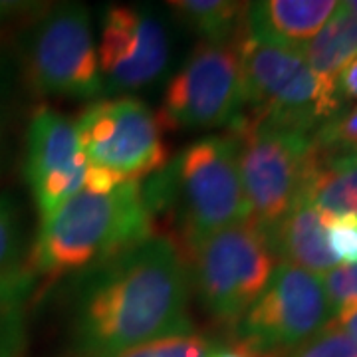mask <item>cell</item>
Here are the masks:
<instances>
[{
	"label": "cell",
	"instance_id": "25",
	"mask_svg": "<svg viewBox=\"0 0 357 357\" xmlns=\"http://www.w3.org/2000/svg\"><path fill=\"white\" fill-rule=\"evenodd\" d=\"M335 326H340L345 333H349L354 340H357V304L340 310L332 319Z\"/></svg>",
	"mask_w": 357,
	"mask_h": 357
},
{
	"label": "cell",
	"instance_id": "12",
	"mask_svg": "<svg viewBox=\"0 0 357 357\" xmlns=\"http://www.w3.org/2000/svg\"><path fill=\"white\" fill-rule=\"evenodd\" d=\"M98 62L102 84L107 89L128 91L151 84L169 62L165 28L139 8H107L102 20Z\"/></svg>",
	"mask_w": 357,
	"mask_h": 357
},
{
	"label": "cell",
	"instance_id": "26",
	"mask_svg": "<svg viewBox=\"0 0 357 357\" xmlns=\"http://www.w3.org/2000/svg\"><path fill=\"white\" fill-rule=\"evenodd\" d=\"M213 357H255L252 354H248V351H244L241 347H234V349H227V351H222V349H218L217 354Z\"/></svg>",
	"mask_w": 357,
	"mask_h": 357
},
{
	"label": "cell",
	"instance_id": "17",
	"mask_svg": "<svg viewBox=\"0 0 357 357\" xmlns=\"http://www.w3.org/2000/svg\"><path fill=\"white\" fill-rule=\"evenodd\" d=\"M218 349L220 347L208 337L199 333H189V335H173L151 344L137 345L109 357H213Z\"/></svg>",
	"mask_w": 357,
	"mask_h": 357
},
{
	"label": "cell",
	"instance_id": "19",
	"mask_svg": "<svg viewBox=\"0 0 357 357\" xmlns=\"http://www.w3.org/2000/svg\"><path fill=\"white\" fill-rule=\"evenodd\" d=\"M22 250L20 208L10 195L0 192V272H10L18 264Z\"/></svg>",
	"mask_w": 357,
	"mask_h": 357
},
{
	"label": "cell",
	"instance_id": "13",
	"mask_svg": "<svg viewBox=\"0 0 357 357\" xmlns=\"http://www.w3.org/2000/svg\"><path fill=\"white\" fill-rule=\"evenodd\" d=\"M333 0H264L246 6V32L255 38L302 52L337 10Z\"/></svg>",
	"mask_w": 357,
	"mask_h": 357
},
{
	"label": "cell",
	"instance_id": "3",
	"mask_svg": "<svg viewBox=\"0 0 357 357\" xmlns=\"http://www.w3.org/2000/svg\"><path fill=\"white\" fill-rule=\"evenodd\" d=\"M143 195L153 220L159 211L171 213L183 258L218 230L250 220L230 135H206L185 147L143 185Z\"/></svg>",
	"mask_w": 357,
	"mask_h": 357
},
{
	"label": "cell",
	"instance_id": "24",
	"mask_svg": "<svg viewBox=\"0 0 357 357\" xmlns=\"http://www.w3.org/2000/svg\"><path fill=\"white\" fill-rule=\"evenodd\" d=\"M335 88H337L340 102L357 100V58H354L342 70V74L337 76V82H335Z\"/></svg>",
	"mask_w": 357,
	"mask_h": 357
},
{
	"label": "cell",
	"instance_id": "9",
	"mask_svg": "<svg viewBox=\"0 0 357 357\" xmlns=\"http://www.w3.org/2000/svg\"><path fill=\"white\" fill-rule=\"evenodd\" d=\"M238 40L199 42L189 60L167 84L161 115L157 117L161 129L222 128L243 114L244 86Z\"/></svg>",
	"mask_w": 357,
	"mask_h": 357
},
{
	"label": "cell",
	"instance_id": "18",
	"mask_svg": "<svg viewBox=\"0 0 357 357\" xmlns=\"http://www.w3.org/2000/svg\"><path fill=\"white\" fill-rule=\"evenodd\" d=\"M282 357H357V340L333 321Z\"/></svg>",
	"mask_w": 357,
	"mask_h": 357
},
{
	"label": "cell",
	"instance_id": "6",
	"mask_svg": "<svg viewBox=\"0 0 357 357\" xmlns=\"http://www.w3.org/2000/svg\"><path fill=\"white\" fill-rule=\"evenodd\" d=\"M274 260L266 230L252 220L218 230L187 258L204 310L229 328L238 326L266 288Z\"/></svg>",
	"mask_w": 357,
	"mask_h": 357
},
{
	"label": "cell",
	"instance_id": "10",
	"mask_svg": "<svg viewBox=\"0 0 357 357\" xmlns=\"http://www.w3.org/2000/svg\"><path fill=\"white\" fill-rule=\"evenodd\" d=\"M76 133L88 165L123 181H141L167 165L161 123L135 98L91 103L77 117Z\"/></svg>",
	"mask_w": 357,
	"mask_h": 357
},
{
	"label": "cell",
	"instance_id": "5",
	"mask_svg": "<svg viewBox=\"0 0 357 357\" xmlns=\"http://www.w3.org/2000/svg\"><path fill=\"white\" fill-rule=\"evenodd\" d=\"M250 220L260 229L276 225L302 197L314 139L250 114L230 123Z\"/></svg>",
	"mask_w": 357,
	"mask_h": 357
},
{
	"label": "cell",
	"instance_id": "8",
	"mask_svg": "<svg viewBox=\"0 0 357 357\" xmlns=\"http://www.w3.org/2000/svg\"><path fill=\"white\" fill-rule=\"evenodd\" d=\"M332 318L321 278L282 262L238 321L236 347L255 357H282L316 335Z\"/></svg>",
	"mask_w": 357,
	"mask_h": 357
},
{
	"label": "cell",
	"instance_id": "16",
	"mask_svg": "<svg viewBox=\"0 0 357 357\" xmlns=\"http://www.w3.org/2000/svg\"><path fill=\"white\" fill-rule=\"evenodd\" d=\"M185 24L204 42H234L246 30V6L230 0H173L167 2Z\"/></svg>",
	"mask_w": 357,
	"mask_h": 357
},
{
	"label": "cell",
	"instance_id": "23",
	"mask_svg": "<svg viewBox=\"0 0 357 357\" xmlns=\"http://www.w3.org/2000/svg\"><path fill=\"white\" fill-rule=\"evenodd\" d=\"M321 284L332 306L333 316L357 304V264L354 266H335L321 276Z\"/></svg>",
	"mask_w": 357,
	"mask_h": 357
},
{
	"label": "cell",
	"instance_id": "20",
	"mask_svg": "<svg viewBox=\"0 0 357 357\" xmlns=\"http://www.w3.org/2000/svg\"><path fill=\"white\" fill-rule=\"evenodd\" d=\"M314 141L324 147L357 151V103L344 114H335L319 126Z\"/></svg>",
	"mask_w": 357,
	"mask_h": 357
},
{
	"label": "cell",
	"instance_id": "22",
	"mask_svg": "<svg viewBox=\"0 0 357 357\" xmlns=\"http://www.w3.org/2000/svg\"><path fill=\"white\" fill-rule=\"evenodd\" d=\"M36 276L26 266L0 272V319L18 314L26 296L32 292Z\"/></svg>",
	"mask_w": 357,
	"mask_h": 357
},
{
	"label": "cell",
	"instance_id": "21",
	"mask_svg": "<svg viewBox=\"0 0 357 357\" xmlns=\"http://www.w3.org/2000/svg\"><path fill=\"white\" fill-rule=\"evenodd\" d=\"M328 232V243L332 248L337 262H344V266L357 264V217H321Z\"/></svg>",
	"mask_w": 357,
	"mask_h": 357
},
{
	"label": "cell",
	"instance_id": "4",
	"mask_svg": "<svg viewBox=\"0 0 357 357\" xmlns=\"http://www.w3.org/2000/svg\"><path fill=\"white\" fill-rule=\"evenodd\" d=\"M238 54L244 105L250 115L310 133V129L340 114L337 88L314 74L300 52L262 42L244 30Z\"/></svg>",
	"mask_w": 357,
	"mask_h": 357
},
{
	"label": "cell",
	"instance_id": "2",
	"mask_svg": "<svg viewBox=\"0 0 357 357\" xmlns=\"http://www.w3.org/2000/svg\"><path fill=\"white\" fill-rule=\"evenodd\" d=\"M153 222L141 181H126L109 192L84 189L40 220L26 268L48 280L93 270L151 238Z\"/></svg>",
	"mask_w": 357,
	"mask_h": 357
},
{
	"label": "cell",
	"instance_id": "27",
	"mask_svg": "<svg viewBox=\"0 0 357 357\" xmlns=\"http://www.w3.org/2000/svg\"><path fill=\"white\" fill-rule=\"evenodd\" d=\"M342 4H344V8H347L349 13L357 16V0H347V2H342Z\"/></svg>",
	"mask_w": 357,
	"mask_h": 357
},
{
	"label": "cell",
	"instance_id": "15",
	"mask_svg": "<svg viewBox=\"0 0 357 357\" xmlns=\"http://www.w3.org/2000/svg\"><path fill=\"white\" fill-rule=\"evenodd\" d=\"M302 58L321 79L335 86L345 66L357 58V16L340 2L337 10L302 48Z\"/></svg>",
	"mask_w": 357,
	"mask_h": 357
},
{
	"label": "cell",
	"instance_id": "1",
	"mask_svg": "<svg viewBox=\"0 0 357 357\" xmlns=\"http://www.w3.org/2000/svg\"><path fill=\"white\" fill-rule=\"evenodd\" d=\"M82 357H109L163 337L189 335V270L175 243L153 234L93 268L74 304Z\"/></svg>",
	"mask_w": 357,
	"mask_h": 357
},
{
	"label": "cell",
	"instance_id": "7",
	"mask_svg": "<svg viewBox=\"0 0 357 357\" xmlns=\"http://www.w3.org/2000/svg\"><path fill=\"white\" fill-rule=\"evenodd\" d=\"M24 77L44 98H96L103 89L89 14L62 4L40 16L24 42Z\"/></svg>",
	"mask_w": 357,
	"mask_h": 357
},
{
	"label": "cell",
	"instance_id": "14",
	"mask_svg": "<svg viewBox=\"0 0 357 357\" xmlns=\"http://www.w3.org/2000/svg\"><path fill=\"white\" fill-rule=\"evenodd\" d=\"M266 236L274 256H280L284 264L302 268L316 276H324L337 266L324 218L304 201L294 204L276 225L266 229Z\"/></svg>",
	"mask_w": 357,
	"mask_h": 357
},
{
	"label": "cell",
	"instance_id": "11",
	"mask_svg": "<svg viewBox=\"0 0 357 357\" xmlns=\"http://www.w3.org/2000/svg\"><path fill=\"white\" fill-rule=\"evenodd\" d=\"M86 171L88 161L79 149L76 123L52 107H38L26 131L24 175L40 220L84 191Z\"/></svg>",
	"mask_w": 357,
	"mask_h": 357
}]
</instances>
